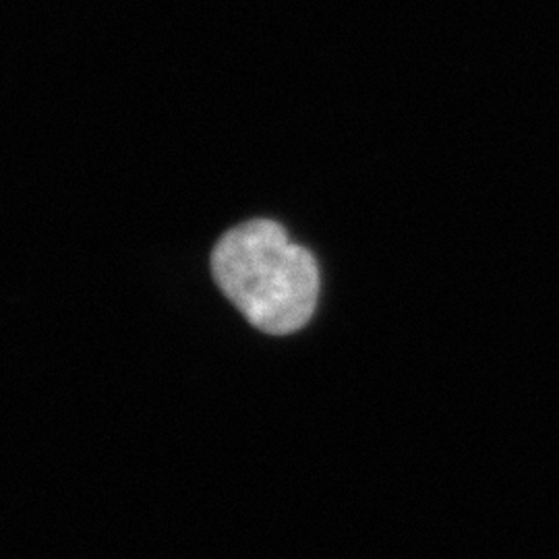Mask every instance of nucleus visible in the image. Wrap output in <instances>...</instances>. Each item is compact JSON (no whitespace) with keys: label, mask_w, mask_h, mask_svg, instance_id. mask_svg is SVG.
<instances>
[{"label":"nucleus","mask_w":559,"mask_h":559,"mask_svg":"<svg viewBox=\"0 0 559 559\" xmlns=\"http://www.w3.org/2000/svg\"><path fill=\"white\" fill-rule=\"evenodd\" d=\"M210 263L226 299L261 332H299L318 309L320 265L278 222L258 218L230 228Z\"/></svg>","instance_id":"1"}]
</instances>
